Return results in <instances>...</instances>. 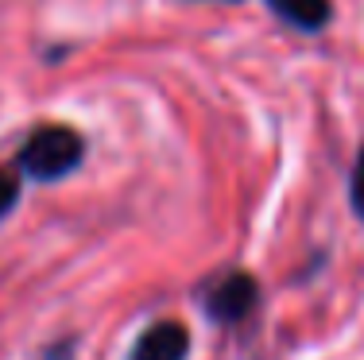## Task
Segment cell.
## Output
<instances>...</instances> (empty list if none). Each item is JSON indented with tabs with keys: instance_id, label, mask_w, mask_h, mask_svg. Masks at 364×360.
<instances>
[{
	"instance_id": "cell-1",
	"label": "cell",
	"mask_w": 364,
	"mask_h": 360,
	"mask_svg": "<svg viewBox=\"0 0 364 360\" xmlns=\"http://www.w3.org/2000/svg\"><path fill=\"white\" fill-rule=\"evenodd\" d=\"M82 136L74 128H63V124H47L39 132L28 136L20 151V167L28 178H39V182H50V178H63L82 163Z\"/></svg>"
},
{
	"instance_id": "cell-2",
	"label": "cell",
	"mask_w": 364,
	"mask_h": 360,
	"mask_svg": "<svg viewBox=\"0 0 364 360\" xmlns=\"http://www.w3.org/2000/svg\"><path fill=\"white\" fill-rule=\"evenodd\" d=\"M252 306H256V279L245 276V271H232L221 283H213L210 298H205V310L218 322H240Z\"/></svg>"
},
{
	"instance_id": "cell-3",
	"label": "cell",
	"mask_w": 364,
	"mask_h": 360,
	"mask_svg": "<svg viewBox=\"0 0 364 360\" xmlns=\"http://www.w3.org/2000/svg\"><path fill=\"white\" fill-rule=\"evenodd\" d=\"M190 353V333L178 322H159L132 345L128 360H186Z\"/></svg>"
},
{
	"instance_id": "cell-4",
	"label": "cell",
	"mask_w": 364,
	"mask_h": 360,
	"mask_svg": "<svg viewBox=\"0 0 364 360\" xmlns=\"http://www.w3.org/2000/svg\"><path fill=\"white\" fill-rule=\"evenodd\" d=\"M267 4L302 31H318L329 23V0H267Z\"/></svg>"
},
{
	"instance_id": "cell-5",
	"label": "cell",
	"mask_w": 364,
	"mask_h": 360,
	"mask_svg": "<svg viewBox=\"0 0 364 360\" xmlns=\"http://www.w3.org/2000/svg\"><path fill=\"white\" fill-rule=\"evenodd\" d=\"M16 198H20V186H16V178L8 175V170H0V217H4V213L16 205Z\"/></svg>"
},
{
	"instance_id": "cell-6",
	"label": "cell",
	"mask_w": 364,
	"mask_h": 360,
	"mask_svg": "<svg viewBox=\"0 0 364 360\" xmlns=\"http://www.w3.org/2000/svg\"><path fill=\"white\" fill-rule=\"evenodd\" d=\"M353 209L364 217V151H360L357 167H353Z\"/></svg>"
}]
</instances>
